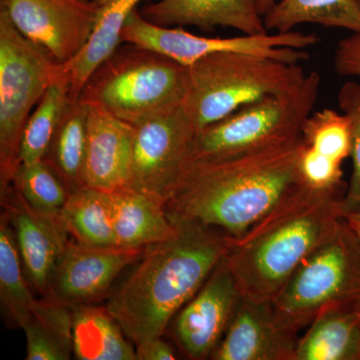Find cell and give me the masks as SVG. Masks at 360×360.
Listing matches in <instances>:
<instances>
[{"mask_svg": "<svg viewBox=\"0 0 360 360\" xmlns=\"http://www.w3.org/2000/svg\"><path fill=\"white\" fill-rule=\"evenodd\" d=\"M11 184L1 186L4 214L15 234L28 283L35 292L45 296L70 234L60 214L37 212Z\"/></svg>", "mask_w": 360, "mask_h": 360, "instance_id": "4fadbf2b", "label": "cell"}, {"mask_svg": "<svg viewBox=\"0 0 360 360\" xmlns=\"http://www.w3.org/2000/svg\"><path fill=\"white\" fill-rule=\"evenodd\" d=\"M297 333L281 317L274 302L241 296L212 359L296 360Z\"/></svg>", "mask_w": 360, "mask_h": 360, "instance_id": "9a60e30c", "label": "cell"}, {"mask_svg": "<svg viewBox=\"0 0 360 360\" xmlns=\"http://www.w3.org/2000/svg\"><path fill=\"white\" fill-rule=\"evenodd\" d=\"M348 202L349 208L345 215V221L360 240V193Z\"/></svg>", "mask_w": 360, "mask_h": 360, "instance_id": "836d02e7", "label": "cell"}, {"mask_svg": "<svg viewBox=\"0 0 360 360\" xmlns=\"http://www.w3.org/2000/svg\"><path fill=\"white\" fill-rule=\"evenodd\" d=\"M302 141L319 155L342 165L352 155L349 120L345 113L328 108L311 113L303 124Z\"/></svg>", "mask_w": 360, "mask_h": 360, "instance_id": "f1b7e54d", "label": "cell"}, {"mask_svg": "<svg viewBox=\"0 0 360 360\" xmlns=\"http://www.w3.org/2000/svg\"><path fill=\"white\" fill-rule=\"evenodd\" d=\"M187 70L184 106L198 131L243 106L292 89L307 75L300 63L236 52L206 56Z\"/></svg>", "mask_w": 360, "mask_h": 360, "instance_id": "5b68a950", "label": "cell"}, {"mask_svg": "<svg viewBox=\"0 0 360 360\" xmlns=\"http://www.w3.org/2000/svg\"><path fill=\"white\" fill-rule=\"evenodd\" d=\"M70 103V75L65 66L60 65L56 77L26 122L20 141V163L44 160Z\"/></svg>", "mask_w": 360, "mask_h": 360, "instance_id": "484cf974", "label": "cell"}, {"mask_svg": "<svg viewBox=\"0 0 360 360\" xmlns=\"http://www.w3.org/2000/svg\"><path fill=\"white\" fill-rule=\"evenodd\" d=\"M335 68L342 77L360 79V33H352L338 42L335 54Z\"/></svg>", "mask_w": 360, "mask_h": 360, "instance_id": "1f68e13d", "label": "cell"}, {"mask_svg": "<svg viewBox=\"0 0 360 360\" xmlns=\"http://www.w3.org/2000/svg\"><path fill=\"white\" fill-rule=\"evenodd\" d=\"M338 101L341 112L347 116L352 127V174L347 194L350 200L360 193V79L343 84L338 92Z\"/></svg>", "mask_w": 360, "mask_h": 360, "instance_id": "f546056e", "label": "cell"}, {"mask_svg": "<svg viewBox=\"0 0 360 360\" xmlns=\"http://www.w3.org/2000/svg\"><path fill=\"white\" fill-rule=\"evenodd\" d=\"M300 148L302 136L236 155L191 160L165 210L170 217L240 238L302 184Z\"/></svg>", "mask_w": 360, "mask_h": 360, "instance_id": "6da1fadb", "label": "cell"}, {"mask_svg": "<svg viewBox=\"0 0 360 360\" xmlns=\"http://www.w3.org/2000/svg\"><path fill=\"white\" fill-rule=\"evenodd\" d=\"M86 1L94 2V4H97V6H103L108 0H86Z\"/></svg>", "mask_w": 360, "mask_h": 360, "instance_id": "d590c367", "label": "cell"}, {"mask_svg": "<svg viewBox=\"0 0 360 360\" xmlns=\"http://www.w3.org/2000/svg\"><path fill=\"white\" fill-rule=\"evenodd\" d=\"M108 194L118 248L144 250L174 233L162 201L129 186Z\"/></svg>", "mask_w": 360, "mask_h": 360, "instance_id": "ac0fdd59", "label": "cell"}, {"mask_svg": "<svg viewBox=\"0 0 360 360\" xmlns=\"http://www.w3.org/2000/svg\"><path fill=\"white\" fill-rule=\"evenodd\" d=\"M267 32H290L302 23L360 33V7L355 0H281L264 16Z\"/></svg>", "mask_w": 360, "mask_h": 360, "instance_id": "cb8c5ba5", "label": "cell"}, {"mask_svg": "<svg viewBox=\"0 0 360 360\" xmlns=\"http://www.w3.org/2000/svg\"><path fill=\"white\" fill-rule=\"evenodd\" d=\"M314 33L300 32L243 34L240 37H198L182 28H170L146 20L135 9L122 34V42L137 45L174 59L180 65L191 66L200 59L221 52L251 54L300 63L309 58L307 49L317 44Z\"/></svg>", "mask_w": 360, "mask_h": 360, "instance_id": "9c48e42d", "label": "cell"}, {"mask_svg": "<svg viewBox=\"0 0 360 360\" xmlns=\"http://www.w3.org/2000/svg\"><path fill=\"white\" fill-rule=\"evenodd\" d=\"M143 250L94 248L70 240L44 298L68 305L97 302L108 293L123 269L139 260Z\"/></svg>", "mask_w": 360, "mask_h": 360, "instance_id": "5bb4252c", "label": "cell"}, {"mask_svg": "<svg viewBox=\"0 0 360 360\" xmlns=\"http://www.w3.org/2000/svg\"><path fill=\"white\" fill-rule=\"evenodd\" d=\"M169 217L174 233L144 248L105 307L135 347L163 335L229 251V238L224 232Z\"/></svg>", "mask_w": 360, "mask_h": 360, "instance_id": "7a4b0ae2", "label": "cell"}, {"mask_svg": "<svg viewBox=\"0 0 360 360\" xmlns=\"http://www.w3.org/2000/svg\"><path fill=\"white\" fill-rule=\"evenodd\" d=\"M72 307L73 355L79 360H137L120 324L106 309L89 304Z\"/></svg>", "mask_w": 360, "mask_h": 360, "instance_id": "44dd1931", "label": "cell"}, {"mask_svg": "<svg viewBox=\"0 0 360 360\" xmlns=\"http://www.w3.org/2000/svg\"><path fill=\"white\" fill-rule=\"evenodd\" d=\"M276 0H259L260 11H262V15H265L271 7L276 4Z\"/></svg>", "mask_w": 360, "mask_h": 360, "instance_id": "e575fe53", "label": "cell"}, {"mask_svg": "<svg viewBox=\"0 0 360 360\" xmlns=\"http://www.w3.org/2000/svg\"><path fill=\"white\" fill-rule=\"evenodd\" d=\"M321 84V75L312 71L292 89L243 106L200 130L194 139L193 160L222 158L300 139Z\"/></svg>", "mask_w": 360, "mask_h": 360, "instance_id": "8992f818", "label": "cell"}, {"mask_svg": "<svg viewBox=\"0 0 360 360\" xmlns=\"http://www.w3.org/2000/svg\"><path fill=\"white\" fill-rule=\"evenodd\" d=\"M141 0H108L99 8L94 32L82 51L63 66L70 80V101H77L87 79L122 42L123 27Z\"/></svg>", "mask_w": 360, "mask_h": 360, "instance_id": "ffe728a7", "label": "cell"}, {"mask_svg": "<svg viewBox=\"0 0 360 360\" xmlns=\"http://www.w3.org/2000/svg\"><path fill=\"white\" fill-rule=\"evenodd\" d=\"M341 163L319 155L302 141L298 156V172L303 184L311 188H330L345 184Z\"/></svg>", "mask_w": 360, "mask_h": 360, "instance_id": "4dcf8cb0", "label": "cell"}, {"mask_svg": "<svg viewBox=\"0 0 360 360\" xmlns=\"http://www.w3.org/2000/svg\"><path fill=\"white\" fill-rule=\"evenodd\" d=\"M272 302L297 331L323 310L360 302V240L345 219L298 266Z\"/></svg>", "mask_w": 360, "mask_h": 360, "instance_id": "ba28073f", "label": "cell"}, {"mask_svg": "<svg viewBox=\"0 0 360 360\" xmlns=\"http://www.w3.org/2000/svg\"><path fill=\"white\" fill-rule=\"evenodd\" d=\"M86 103L85 186L108 193L117 191L129 184L134 127L96 104Z\"/></svg>", "mask_w": 360, "mask_h": 360, "instance_id": "2e32d148", "label": "cell"}, {"mask_svg": "<svg viewBox=\"0 0 360 360\" xmlns=\"http://www.w3.org/2000/svg\"><path fill=\"white\" fill-rule=\"evenodd\" d=\"M355 1H356V4H359V6L360 7V0H355Z\"/></svg>", "mask_w": 360, "mask_h": 360, "instance_id": "8d00e7d4", "label": "cell"}, {"mask_svg": "<svg viewBox=\"0 0 360 360\" xmlns=\"http://www.w3.org/2000/svg\"><path fill=\"white\" fill-rule=\"evenodd\" d=\"M11 184L32 208L49 214H60L70 189L46 161L20 163Z\"/></svg>", "mask_w": 360, "mask_h": 360, "instance_id": "83f0119b", "label": "cell"}, {"mask_svg": "<svg viewBox=\"0 0 360 360\" xmlns=\"http://www.w3.org/2000/svg\"><path fill=\"white\" fill-rule=\"evenodd\" d=\"M26 278L13 226L6 214L0 221V300L13 326L22 328L37 304Z\"/></svg>", "mask_w": 360, "mask_h": 360, "instance_id": "4316f807", "label": "cell"}, {"mask_svg": "<svg viewBox=\"0 0 360 360\" xmlns=\"http://www.w3.org/2000/svg\"><path fill=\"white\" fill-rule=\"evenodd\" d=\"M26 336V359L68 360L73 354L72 307L37 300L22 328Z\"/></svg>", "mask_w": 360, "mask_h": 360, "instance_id": "7402d4cb", "label": "cell"}, {"mask_svg": "<svg viewBox=\"0 0 360 360\" xmlns=\"http://www.w3.org/2000/svg\"><path fill=\"white\" fill-rule=\"evenodd\" d=\"M187 87L186 66L131 44L94 70L79 97L134 127L181 106Z\"/></svg>", "mask_w": 360, "mask_h": 360, "instance_id": "277c9868", "label": "cell"}, {"mask_svg": "<svg viewBox=\"0 0 360 360\" xmlns=\"http://www.w3.org/2000/svg\"><path fill=\"white\" fill-rule=\"evenodd\" d=\"M348 186L317 189L302 182L243 236L229 238L224 258L241 295L274 302L300 264L345 219Z\"/></svg>", "mask_w": 360, "mask_h": 360, "instance_id": "3957f363", "label": "cell"}, {"mask_svg": "<svg viewBox=\"0 0 360 360\" xmlns=\"http://www.w3.org/2000/svg\"><path fill=\"white\" fill-rule=\"evenodd\" d=\"M136 348L137 360L175 359L174 349L162 338H156L142 343Z\"/></svg>", "mask_w": 360, "mask_h": 360, "instance_id": "d6a6232c", "label": "cell"}, {"mask_svg": "<svg viewBox=\"0 0 360 360\" xmlns=\"http://www.w3.org/2000/svg\"><path fill=\"white\" fill-rule=\"evenodd\" d=\"M296 360H360V302L317 315L298 341Z\"/></svg>", "mask_w": 360, "mask_h": 360, "instance_id": "d6986e66", "label": "cell"}, {"mask_svg": "<svg viewBox=\"0 0 360 360\" xmlns=\"http://www.w3.org/2000/svg\"><path fill=\"white\" fill-rule=\"evenodd\" d=\"M86 141L87 103L78 97L70 101L44 158L70 193L85 186Z\"/></svg>", "mask_w": 360, "mask_h": 360, "instance_id": "603a6c76", "label": "cell"}, {"mask_svg": "<svg viewBox=\"0 0 360 360\" xmlns=\"http://www.w3.org/2000/svg\"><path fill=\"white\" fill-rule=\"evenodd\" d=\"M60 217L77 243L94 248L117 246L108 191L86 186L71 191Z\"/></svg>", "mask_w": 360, "mask_h": 360, "instance_id": "d4e9b609", "label": "cell"}, {"mask_svg": "<svg viewBox=\"0 0 360 360\" xmlns=\"http://www.w3.org/2000/svg\"><path fill=\"white\" fill-rule=\"evenodd\" d=\"M51 56L23 37L0 9V179L11 184L20 167L23 129L59 70Z\"/></svg>", "mask_w": 360, "mask_h": 360, "instance_id": "52a82bcc", "label": "cell"}, {"mask_svg": "<svg viewBox=\"0 0 360 360\" xmlns=\"http://www.w3.org/2000/svg\"><path fill=\"white\" fill-rule=\"evenodd\" d=\"M101 6L86 0H0V9L28 40L59 65L84 49Z\"/></svg>", "mask_w": 360, "mask_h": 360, "instance_id": "8fae6325", "label": "cell"}, {"mask_svg": "<svg viewBox=\"0 0 360 360\" xmlns=\"http://www.w3.org/2000/svg\"><path fill=\"white\" fill-rule=\"evenodd\" d=\"M142 16L161 26L193 25L202 30L231 27L243 34L267 32L259 0H160Z\"/></svg>", "mask_w": 360, "mask_h": 360, "instance_id": "e0dca14e", "label": "cell"}, {"mask_svg": "<svg viewBox=\"0 0 360 360\" xmlns=\"http://www.w3.org/2000/svg\"><path fill=\"white\" fill-rule=\"evenodd\" d=\"M241 296L236 279L222 260L198 292L175 315V340L188 359H212Z\"/></svg>", "mask_w": 360, "mask_h": 360, "instance_id": "7c38bea8", "label": "cell"}, {"mask_svg": "<svg viewBox=\"0 0 360 360\" xmlns=\"http://www.w3.org/2000/svg\"><path fill=\"white\" fill-rule=\"evenodd\" d=\"M196 134L184 104L134 125L127 186L167 203L193 160Z\"/></svg>", "mask_w": 360, "mask_h": 360, "instance_id": "30bf717a", "label": "cell"}]
</instances>
